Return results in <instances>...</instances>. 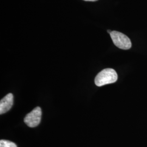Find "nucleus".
I'll use <instances>...</instances> for the list:
<instances>
[{"instance_id":"nucleus-5","label":"nucleus","mask_w":147,"mask_h":147,"mask_svg":"<svg viewBox=\"0 0 147 147\" xmlns=\"http://www.w3.org/2000/svg\"><path fill=\"white\" fill-rule=\"evenodd\" d=\"M0 147H17L16 143L8 140H1L0 141Z\"/></svg>"},{"instance_id":"nucleus-1","label":"nucleus","mask_w":147,"mask_h":147,"mask_svg":"<svg viewBox=\"0 0 147 147\" xmlns=\"http://www.w3.org/2000/svg\"><path fill=\"white\" fill-rule=\"evenodd\" d=\"M118 79V75L116 71L113 69H105L98 74L95 79V84L101 87L106 84L116 82Z\"/></svg>"},{"instance_id":"nucleus-6","label":"nucleus","mask_w":147,"mask_h":147,"mask_svg":"<svg viewBox=\"0 0 147 147\" xmlns=\"http://www.w3.org/2000/svg\"><path fill=\"white\" fill-rule=\"evenodd\" d=\"M84 1H92V2H94V1H98V0H84Z\"/></svg>"},{"instance_id":"nucleus-4","label":"nucleus","mask_w":147,"mask_h":147,"mask_svg":"<svg viewBox=\"0 0 147 147\" xmlns=\"http://www.w3.org/2000/svg\"><path fill=\"white\" fill-rule=\"evenodd\" d=\"M13 105V95L9 93L0 101V114L2 115L8 112Z\"/></svg>"},{"instance_id":"nucleus-2","label":"nucleus","mask_w":147,"mask_h":147,"mask_svg":"<svg viewBox=\"0 0 147 147\" xmlns=\"http://www.w3.org/2000/svg\"><path fill=\"white\" fill-rule=\"evenodd\" d=\"M110 34L113 42L117 47L123 50H128L131 47L130 39L124 34L119 32L113 31Z\"/></svg>"},{"instance_id":"nucleus-3","label":"nucleus","mask_w":147,"mask_h":147,"mask_svg":"<svg viewBox=\"0 0 147 147\" xmlns=\"http://www.w3.org/2000/svg\"><path fill=\"white\" fill-rule=\"evenodd\" d=\"M42 113L41 108L40 107H36L25 116L24 118L25 123L30 127H36L40 123Z\"/></svg>"},{"instance_id":"nucleus-7","label":"nucleus","mask_w":147,"mask_h":147,"mask_svg":"<svg viewBox=\"0 0 147 147\" xmlns=\"http://www.w3.org/2000/svg\"><path fill=\"white\" fill-rule=\"evenodd\" d=\"M107 32H108L109 33H110V34L112 32V31H110V30H107Z\"/></svg>"}]
</instances>
